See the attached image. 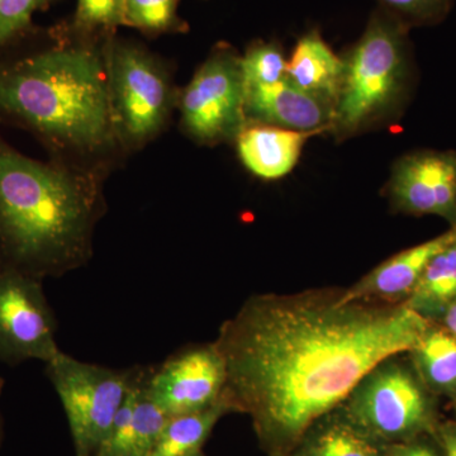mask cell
Here are the masks:
<instances>
[{
	"mask_svg": "<svg viewBox=\"0 0 456 456\" xmlns=\"http://www.w3.org/2000/svg\"><path fill=\"white\" fill-rule=\"evenodd\" d=\"M123 23V0H77L71 33L77 37L95 38Z\"/></svg>",
	"mask_w": 456,
	"mask_h": 456,
	"instance_id": "cell-23",
	"label": "cell"
},
{
	"mask_svg": "<svg viewBox=\"0 0 456 456\" xmlns=\"http://www.w3.org/2000/svg\"><path fill=\"white\" fill-rule=\"evenodd\" d=\"M134 369L116 370L60 351L46 375L68 417L75 456H95L130 391Z\"/></svg>",
	"mask_w": 456,
	"mask_h": 456,
	"instance_id": "cell-7",
	"label": "cell"
},
{
	"mask_svg": "<svg viewBox=\"0 0 456 456\" xmlns=\"http://www.w3.org/2000/svg\"><path fill=\"white\" fill-rule=\"evenodd\" d=\"M224 360L215 344L188 347L147 370L146 392L167 417L211 407L226 388Z\"/></svg>",
	"mask_w": 456,
	"mask_h": 456,
	"instance_id": "cell-10",
	"label": "cell"
},
{
	"mask_svg": "<svg viewBox=\"0 0 456 456\" xmlns=\"http://www.w3.org/2000/svg\"><path fill=\"white\" fill-rule=\"evenodd\" d=\"M241 56L218 45L179 93L180 121L185 134L202 145L236 141L248 119Z\"/></svg>",
	"mask_w": 456,
	"mask_h": 456,
	"instance_id": "cell-8",
	"label": "cell"
},
{
	"mask_svg": "<svg viewBox=\"0 0 456 456\" xmlns=\"http://www.w3.org/2000/svg\"><path fill=\"white\" fill-rule=\"evenodd\" d=\"M444 448H445V456H456L455 431H448L444 434Z\"/></svg>",
	"mask_w": 456,
	"mask_h": 456,
	"instance_id": "cell-27",
	"label": "cell"
},
{
	"mask_svg": "<svg viewBox=\"0 0 456 456\" xmlns=\"http://www.w3.org/2000/svg\"><path fill=\"white\" fill-rule=\"evenodd\" d=\"M379 8L398 18L408 28L434 26L445 20L455 0H377Z\"/></svg>",
	"mask_w": 456,
	"mask_h": 456,
	"instance_id": "cell-25",
	"label": "cell"
},
{
	"mask_svg": "<svg viewBox=\"0 0 456 456\" xmlns=\"http://www.w3.org/2000/svg\"><path fill=\"white\" fill-rule=\"evenodd\" d=\"M104 200L92 170L18 152L0 134L3 264L38 279L61 277L92 256Z\"/></svg>",
	"mask_w": 456,
	"mask_h": 456,
	"instance_id": "cell-2",
	"label": "cell"
},
{
	"mask_svg": "<svg viewBox=\"0 0 456 456\" xmlns=\"http://www.w3.org/2000/svg\"><path fill=\"white\" fill-rule=\"evenodd\" d=\"M51 3L53 0H0V53L28 35L33 16L46 11Z\"/></svg>",
	"mask_w": 456,
	"mask_h": 456,
	"instance_id": "cell-24",
	"label": "cell"
},
{
	"mask_svg": "<svg viewBox=\"0 0 456 456\" xmlns=\"http://www.w3.org/2000/svg\"><path fill=\"white\" fill-rule=\"evenodd\" d=\"M103 53L117 143L140 149L164 130L179 93L161 60L140 45L108 36Z\"/></svg>",
	"mask_w": 456,
	"mask_h": 456,
	"instance_id": "cell-5",
	"label": "cell"
},
{
	"mask_svg": "<svg viewBox=\"0 0 456 456\" xmlns=\"http://www.w3.org/2000/svg\"><path fill=\"white\" fill-rule=\"evenodd\" d=\"M410 28L378 8L342 57L340 92L330 130L338 140L358 136L395 118L411 82Z\"/></svg>",
	"mask_w": 456,
	"mask_h": 456,
	"instance_id": "cell-4",
	"label": "cell"
},
{
	"mask_svg": "<svg viewBox=\"0 0 456 456\" xmlns=\"http://www.w3.org/2000/svg\"><path fill=\"white\" fill-rule=\"evenodd\" d=\"M444 326L446 331L450 332L456 338V302L446 307V310L441 314Z\"/></svg>",
	"mask_w": 456,
	"mask_h": 456,
	"instance_id": "cell-26",
	"label": "cell"
},
{
	"mask_svg": "<svg viewBox=\"0 0 456 456\" xmlns=\"http://www.w3.org/2000/svg\"><path fill=\"white\" fill-rule=\"evenodd\" d=\"M187 456H206V455H204L202 452H196V454H191V455H187Z\"/></svg>",
	"mask_w": 456,
	"mask_h": 456,
	"instance_id": "cell-31",
	"label": "cell"
},
{
	"mask_svg": "<svg viewBox=\"0 0 456 456\" xmlns=\"http://www.w3.org/2000/svg\"><path fill=\"white\" fill-rule=\"evenodd\" d=\"M146 369L136 368L130 391L95 456H150L167 417L146 392Z\"/></svg>",
	"mask_w": 456,
	"mask_h": 456,
	"instance_id": "cell-14",
	"label": "cell"
},
{
	"mask_svg": "<svg viewBox=\"0 0 456 456\" xmlns=\"http://www.w3.org/2000/svg\"><path fill=\"white\" fill-rule=\"evenodd\" d=\"M312 134L314 132L248 122L237 136V152L246 169L257 178L277 180L294 169Z\"/></svg>",
	"mask_w": 456,
	"mask_h": 456,
	"instance_id": "cell-15",
	"label": "cell"
},
{
	"mask_svg": "<svg viewBox=\"0 0 456 456\" xmlns=\"http://www.w3.org/2000/svg\"><path fill=\"white\" fill-rule=\"evenodd\" d=\"M235 412L226 395L198 412L169 417L150 456H187L202 452L222 417Z\"/></svg>",
	"mask_w": 456,
	"mask_h": 456,
	"instance_id": "cell-17",
	"label": "cell"
},
{
	"mask_svg": "<svg viewBox=\"0 0 456 456\" xmlns=\"http://www.w3.org/2000/svg\"><path fill=\"white\" fill-rule=\"evenodd\" d=\"M179 0H123V23L146 35L183 32L178 16Z\"/></svg>",
	"mask_w": 456,
	"mask_h": 456,
	"instance_id": "cell-21",
	"label": "cell"
},
{
	"mask_svg": "<svg viewBox=\"0 0 456 456\" xmlns=\"http://www.w3.org/2000/svg\"><path fill=\"white\" fill-rule=\"evenodd\" d=\"M288 60L277 42H255L241 56L245 89L274 86L287 77Z\"/></svg>",
	"mask_w": 456,
	"mask_h": 456,
	"instance_id": "cell-22",
	"label": "cell"
},
{
	"mask_svg": "<svg viewBox=\"0 0 456 456\" xmlns=\"http://www.w3.org/2000/svg\"><path fill=\"white\" fill-rule=\"evenodd\" d=\"M398 356L371 369L338 407L347 421L378 443L411 439L431 422L425 384Z\"/></svg>",
	"mask_w": 456,
	"mask_h": 456,
	"instance_id": "cell-6",
	"label": "cell"
},
{
	"mask_svg": "<svg viewBox=\"0 0 456 456\" xmlns=\"http://www.w3.org/2000/svg\"><path fill=\"white\" fill-rule=\"evenodd\" d=\"M55 314L42 279L9 266L0 270V362L17 367L28 360L45 364L60 353Z\"/></svg>",
	"mask_w": 456,
	"mask_h": 456,
	"instance_id": "cell-9",
	"label": "cell"
},
{
	"mask_svg": "<svg viewBox=\"0 0 456 456\" xmlns=\"http://www.w3.org/2000/svg\"><path fill=\"white\" fill-rule=\"evenodd\" d=\"M432 326L406 303L350 301L344 289L256 294L213 342L224 395L274 454L293 448L383 360L411 353Z\"/></svg>",
	"mask_w": 456,
	"mask_h": 456,
	"instance_id": "cell-1",
	"label": "cell"
},
{
	"mask_svg": "<svg viewBox=\"0 0 456 456\" xmlns=\"http://www.w3.org/2000/svg\"><path fill=\"white\" fill-rule=\"evenodd\" d=\"M456 302V239L426 266L406 305L431 320Z\"/></svg>",
	"mask_w": 456,
	"mask_h": 456,
	"instance_id": "cell-18",
	"label": "cell"
},
{
	"mask_svg": "<svg viewBox=\"0 0 456 456\" xmlns=\"http://www.w3.org/2000/svg\"><path fill=\"white\" fill-rule=\"evenodd\" d=\"M344 61L317 29L303 35L288 60L287 79L299 89L325 99L335 108L340 92Z\"/></svg>",
	"mask_w": 456,
	"mask_h": 456,
	"instance_id": "cell-16",
	"label": "cell"
},
{
	"mask_svg": "<svg viewBox=\"0 0 456 456\" xmlns=\"http://www.w3.org/2000/svg\"><path fill=\"white\" fill-rule=\"evenodd\" d=\"M383 452L378 441L342 417L316 432L299 456H383Z\"/></svg>",
	"mask_w": 456,
	"mask_h": 456,
	"instance_id": "cell-20",
	"label": "cell"
},
{
	"mask_svg": "<svg viewBox=\"0 0 456 456\" xmlns=\"http://www.w3.org/2000/svg\"><path fill=\"white\" fill-rule=\"evenodd\" d=\"M3 265H4V264H3L2 251H0V270L3 269Z\"/></svg>",
	"mask_w": 456,
	"mask_h": 456,
	"instance_id": "cell-30",
	"label": "cell"
},
{
	"mask_svg": "<svg viewBox=\"0 0 456 456\" xmlns=\"http://www.w3.org/2000/svg\"><path fill=\"white\" fill-rule=\"evenodd\" d=\"M425 456H437L436 452H434L431 448L428 449V452H426Z\"/></svg>",
	"mask_w": 456,
	"mask_h": 456,
	"instance_id": "cell-29",
	"label": "cell"
},
{
	"mask_svg": "<svg viewBox=\"0 0 456 456\" xmlns=\"http://www.w3.org/2000/svg\"><path fill=\"white\" fill-rule=\"evenodd\" d=\"M98 40L77 37L0 55V123L32 132L60 151L95 155L113 149L104 42Z\"/></svg>",
	"mask_w": 456,
	"mask_h": 456,
	"instance_id": "cell-3",
	"label": "cell"
},
{
	"mask_svg": "<svg viewBox=\"0 0 456 456\" xmlns=\"http://www.w3.org/2000/svg\"><path fill=\"white\" fill-rule=\"evenodd\" d=\"M387 191L395 211L440 216L456 226L455 152L404 155L393 167Z\"/></svg>",
	"mask_w": 456,
	"mask_h": 456,
	"instance_id": "cell-11",
	"label": "cell"
},
{
	"mask_svg": "<svg viewBox=\"0 0 456 456\" xmlns=\"http://www.w3.org/2000/svg\"><path fill=\"white\" fill-rule=\"evenodd\" d=\"M3 388H4V379L0 377V395H2ZM0 441H2V417H0Z\"/></svg>",
	"mask_w": 456,
	"mask_h": 456,
	"instance_id": "cell-28",
	"label": "cell"
},
{
	"mask_svg": "<svg viewBox=\"0 0 456 456\" xmlns=\"http://www.w3.org/2000/svg\"><path fill=\"white\" fill-rule=\"evenodd\" d=\"M245 90L248 122L314 134L330 130L334 106L325 99L299 89L287 77L274 86Z\"/></svg>",
	"mask_w": 456,
	"mask_h": 456,
	"instance_id": "cell-12",
	"label": "cell"
},
{
	"mask_svg": "<svg viewBox=\"0 0 456 456\" xmlns=\"http://www.w3.org/2000/svg\"><path fill=\"white\" fill-rule=\"evenodd\" d=\"M413 365L425 387L443 395H456V338L445 329L431 326L411 351Z\"/></svg>",
	"mask_w": 456,
	"mask_h": 456,
	"instance_id": "cell-19",
	"label": "cell"
},
{
	"mask_svg": "<svg viewBox=\"0 0 456 456\" xmlns=\"http://www.w3.org/2000/svg\"><path fill=\"white\" fill-rule=\"evenodd\" d=\"M456 239V226L424 244L395 254L344 289L350 301L404 303L410 298L432 257Z\"/></svg>",
	"mask_w": 456,
	"mask_h": 456,
	"instance_id": "cell-13",
	"label": "cell"
}]
</instances>
